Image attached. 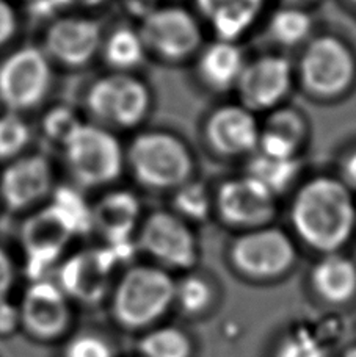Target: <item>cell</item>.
Returning a JSON list of instances; mask_svg holds the SVG:
<instances>
[{
  "mask_svg": "<svg viewBox=\"0 0 356 357\" xmlns=\"http://www.w3.org/2000/svg\"><path fill=\"white\" fill-rule=\"evenodd\" d=\"M355 196L338 176L303 178L289 204V221L297 238L322 254L339 252L356 232Z\"/></svg>",
  "mask_w": 356,
  "mask_h": 357,
  "instance_id": "cell-1",
  "label": "cell"
},
{
  "mask_svg": "<svg viewBox=\"0 0 356 357\" xmlns=\"http://www.w3.org/2000/svg\"><path fill=\"white\" fill-rule=\"evenodd\" d=\"M91 229L90 208L71 190H59L55 199L35 210L21 227V245L31 280L44 274L66 251L74 237Z\"/></svg>",
  "mask_w": 356,
  "mask_h": 357,
  "instance_id": "cell-2",
  "label": "cell"
},
{
  "mask_svg": "<svg viewBox=\"0 0 356 357\" xmlns=\"http://www.w3.org/2000/svg\"><path fill=\"white\" fill-rule=\"evenodd\" d=\"M126 169L140 187L171 195L196 177V157L187 139L168 129H146L124 148Z\"/></svg>",
  "mask_w": 356,
  "mask_h": 357,
  "instance_id": "cell-3",
  "label": "cell"
},
{
  "mask_svg": "<svg viewBox=\"0 0 356 357\" xmlns=\"http://www.w3.org/2000/svg\"><path fill=\"white\" fill-rule=\"evenodd\" d=\"M294 63L297 86L313 100H341L356 85V54L338 35L316 33Z\"/></svg>",
  "mask_w": 356,
  "mask_h": 357,
  "instance_id": "cell-4",
  "label": "cell"
},
{
  "mask_svg": "<svg viewBox=\"0 0 356 357\" xmlns=\"http://www.w3.org/2000/svg\"><path fill=\"white\" fill-rule=\"evenodd\" d=\"M154 105L149 85L132 73H109L93 82L85 108L94 124L110 130L138 129Z\"/></svg>",
  "mask_w": 356,
  "mask_h": 357,
  "instance_id": "cell-5",
  "label": "cell"
},
{
  "mask_svg": "<svg viewBox=\"0 0 356 357\" xmlns=\"http://www.w3.org/2000/svg\"><path fill=\"white\" fill-rule=\"evenodd\" d=\"M61 149L69 174L82 188L109 187L126 169L124 146L99 124L84 121Z\"/></svg>",
  "mask_w": 356,
  "mask_h": 357,
  "instance_id": "cell-6",
  "label": "cell"
},
{
  "mask_svg": "<svg viewBox=\"0 0 356 357\" xmlns=\"http://www.w3.org/2000/svg\"><path fill=\"white\" fill-rule=\"evenodd\" d=\"M140 35L148 50L167 65L193 61L205 40V25L184 5H156L142 17Z\"/></svg>",
  "mask_w": 356,
  "mask_h": 357,
  "instance_id": "cell-7",
  "label": "cell"
},
{
  "mask_svg": "<svg viewBox=\"0 0 356 357\" xmlns=\"http://www.w3.org/2000/svg\"><path fill=\"white\" fill-rule=\"evenodd\" d=\"M295 86L294 60L284 52H264L248 59L234 93L237 102L259 116L288 104Z\"/></svg>",
  "mask_w": 356,
  "mask_h": 357,
  "instance_id": "cell-8",
  "label": "cell"
},
{
  "mask_svg": "<svg viewBox=\"0 0 356 357\" xmlns=\"http://www.w3.org/2000/svg\"><path fill=\"white\" fill-rule=\"evenodd\" d=\"M176 293L167 273L154 266H133L118 282L113 315L127 328H140L162 314Z\"/></svg>",
  "mask_w": 356,
  "mask_h": 357,
  "instance_id": "cell-9",
  "label": "cell"
},
{
  "mask_svg": "<svg viewBox=\"0 0 356 357\" xmlns=\"http://www.w3.org/2000/svg\"><path fill=\"white\" fill-rule=\"evenodd\" d=\"M50 85L52 65L41 47H21L0 63V102L8 112L22 113L38 107Z\"/></svg>",
  "mask_w": 356,
  "mask_h": 357,
  "instance_id": "cell-10",
  "label": "cell"
},
{
  "mask_svg": "<svg viewBox=\"0 0 356 357\" xmlns=\"http://www.w3.org/2000/svg\"><path fill=\"white\" fill-rule=\"evenodd\" d=\"M278 204V197L245 173L226 177L214 188V216L239 232L272 225Z\"/></svg>",
  "mask_w": 356,
  "mask_h": 357,
  "instance_id": "cell-11",
  "label": "cell"
},
{
  "mask_svg": "<svg viewBox=\"0 0 356 357\" xmlns=\"http://www.w3.org/2000/svg\"><path fill=\"white\" fill-rule=\"evenodd\" d=\"M201 137L214 155L228 160H246L258 151L260 118L240 102H226L206 114Z\"/></svg>",
  "mask_w": 356,
  "mask_h": 357,
  "instance_id": "cell-12",
  "label": "cell"
},
{
  "mask_svg": "<svg viewBox=\"0 0 356 357\" xmlns=\"http://www.w3.org/2000/svg\"><path fill=\"white\" fill-rule=\"evenodd\" d=\"M137 246L157 262L171 268L192 266L198 256L193 226L170 208H158L143 216Z\"/></svg>",
  "mask_w": 356,
  "mask_h": 357,
  "instance_id": "cell-13",
  "label": "cell"
},
{
  "mask_svg": "<svg viewBox=\"0 0 356 357\" xmlns=\"http://www.w3.org/2000/svg\"><path fill=\"white\" fill-rule=\"evenodd\" d=\"M230 256L240 271L258 278L276 276L294 264L295 243L273 225L240 232L232 240Z\"/></svg>",
  "mask_w": 356,
  "mask_h": 357,
  "instance_id": "cell-14",
  "label": "cell"
},
{
  "mask_svg": "<svg viewBox=\"0 0 356 357\" xmlns=\"http://www.w3.org/2000/svg\"><path fill=\"white\" fill-rule=\"evenodd\" d=\"M104 30L96 19L63 16L54 19L43 38V50L50 61L66 68H84L101 54Z\"/></svg>",
  "mask_w": 356,
  "mask_h": 357,
  "instance_id": "cell-15",
  "label": "cell"
},
{
  "mask_svg": "<svg viewBox=\"0 0 356 357\" xmlns=\"http://www.w3.org/2000/svg\"><path fill=\"white\" fill-rule=\"evenodd\" d=\"M68 299L57 282L47 279L31 280L17 305L25 333L43 342L61 337L71 323Z\"/></svg>",
  "mask_w": 356,
  "mask_h": 357,
  "instance_id": "cell-16",
  "label": "cell"
},
{
  "mask_svg": "<svg viewBox=\"0 0 356 357\" xmlns=\"http://www.w3.org/2000/svg\"><path fill=\"white\" fill-rule=\"evenodd\" d=\"M118 262L119 257L109 246L75 252L60 265L57 284L68 298L87 305L96 304L104 298Z\"/></svg>",
  "mask_w": 356,
  "mask_h": 357,
  "instance_id": "cell-17",
  "label": "cell"
},
{
  "mask_svg": "<svg viewBox=\"0 0 356 357\" xmlns=\"http://www.w3.org/2000/svg\"><path fill=\"white\" fill-rule=\"evenodd\" d=\"M54 188V169L43 154L21 155L0 174V201L10 212H24L46 199Z\"/></svg>",
  "mask_w": 356,
  "mask_h": 357,
  "instance_id": "cell-18",
  "label": "cell"
},
{
  "mask_svg": "<svg viewBox=\"0 0 356 357\" xmlns=\"http://www.w3.org/2000/svg\"><path fill=\"white\" fill-rule=\"evenodd\" d=\"M91 229L107 241V246L126 259L131 252L132 235L143 220L142 202L129 190H110L90 208Z\"/></svg>",
  "mask_w": 356,
  "mask_h": 357,
  "instance_id": "cell-19",
  "label": "cell"
},
{
  "mask_svg": "<svg viewBox=\"0 0 356 357\" xmlns=\"http://www.w3.org/2000/svg\"><path fill=\"white\" fill-rule=\"evenodd\" d=\"M248 61L244 47L236 41L214 38L206 41L193 59L196 80L214 94L236 91V86Z\"/></svg>",
  "mask_w": 356,
  "mask_h": 357,
  "instance_id": "cell-20",
  "label": "cell"
},
{
  "mask_svg": "<svg viewBox=\"0 0 356 357\" xmlns=\"http://www.w3.org/2000/svg\"><path fill=\"white\" fill-rule=\"evenodd\" d=\"M269 0H193V11L214 38L240 43L256 27Z\"/></svg>",
  "mask_w": 356,
  "mask_h": 357,
  "instance_id": "cell-21",
  "label": "cell"
},
{
  "mask_svg": "<svg viewBox=\"0 0 356 357\" xmlns=\"http://www.w3.org/2000/svg\"><path fill=\"white\" fill-rule=\"evenodd\" d=\"M262 116L258 152L278 158L302 157L311 133L306 114L285 104Z\"/></svg>",
  "mask_w": 356,
  "mask_h": 357,
  "instance_id": "cell-22",
  "label": "cell"
},
{
  "mask_svg": "<svg viewBox=\"0 0 356 357\" xmlns=\"http://www.w3.org/2000/svg\"><path fill=\"white\" fill-rule=\"evenodd\" d=\"M245 162L246 165L244 173L253 177L254 181L269 190L278 199L284 195L292 193L298 187V183L302 182V157L278 158L260 154L256 151Z\"/></svg>",
  "mask_w": 356,
  "mask_h": 357,
  "instance_id": "cell-23",
  "label": "cell"
},
{
  "mask_svg": "<svg viewBox=\"0 0 356 357\" xmlns=\"http://www.w3.org/2000/svg\"><path fill=\"white\" fill-rule=\"evenodd\" d=\"M316 29L314 17L308 8L290 5H278L265 22V36L279 49H302Z\"/></svg>",
  "mask_w": 356,
  "mask_h": 357,
  "instance_id": "cell-24",
  "label": "cell"
},
{
  "mask_svg": "<svg viewBox=\"0 0 356 357\" xmlns=\"http://www.w3.org/2000/svg\"><path fill=\"white\" fill-rule=\"evenodd\" d=\"M101 54L112 73H132L143 65L148 50L144 47L138 29L131 25H119L104 36Z\"/></svg>",
  "mask_w": 356,
  "mask_h": 357,
  "instance_id": "cell-25",
  "label": "cell"
},
{
  "mask_svg": "<svg viewBox=\"0 0 356 357\" xmlns=\"http://www.w3.org/2000/svg\"><path fill=\"white\" fill-rule=\"evenodd\" d=\"M313 279L323 296L344 301L356 289V266L341 252H329L316 265Z\"/></svg>",
  "mask_w": 356,
  "mask_h": 357,
  "instance_id": "cell-26",
  "label": "cell"
},
{
  "mask_svg": "<svg viewBox=\"0 0 356 357\" xmlns=\"http://www.w3.org/2000/svg\"><path fill=\"white\" fill-rule=\"evenodd\" d=\"M170 210L188 225H201L214 216V188L195 177L170 195Z\"/></svg>",
  "mask_w": 356,
  "mask_h": 357,
  "instance_id": "cell-27",
  "label": "cell"
},
{
  "mask_svg": "<svg viewBox=\"0 0 356 357\" xmlns=\"http://www.w3.org/2000/svg\"><path fill=\"white\" fill-rule=\"evenodd\" d=\"M31 139V130L21 113L0 114V162H11L21 157Z\"/></svg>",
  "mask_w": 356,
  "mask_h": 357,
  "instance_id": "cell-28",
  "label": "cell"
},
{
  "mask_svg": "<svg viewBox=\"0 0 356 357\" xmlns=\"http://www.w3.org/2000/svg\"><path fill=\"white\" fill-rule=\"evenodd\" d=\"M84 123L73 108L59 105L50 108V110L44 114L43 118V132L50 143L59 144L63 148L69 137L79 129V126Z\"/></svg>",
  "mask_w": 356,
  "mask_h": 357,
  "instance_id": "cell-29",
  "label": "cell"
},
{
  "mask_svg": "<svg viewBox=\"0 0 356 357\" xmlns=\"http://www.w3.org/2000/svg\"><path fill=\"white\" fill-rule=\"evenodd\" d=\"M140 349L146 357H187L188 343L177 331L162 329L146 335Z\"/></svg>",
  "mask_w": 356,
  "mask_h": 357,
  "instance_id": "cell-30",
  "label": "cell"
},
{
  "mask_svg": "<svg viewBox=\"0 0 356 357\" xmlns=\"http://www.w3.org/2000/svg\"><path fill=\"white\" fill-rule=\"evenodd\" d=\"M65 357H113L109 343L98 335L82 334L68 343Z\"/></svg>",
  "mask_w": 356,
  "mask_h": 357,
  "instance_id": "cell-31",
  "label": "cell"
},
{
  "mask_svg": "<svg viewBox=\"0 0 356 357\" xmlns=\"http://www.w3.org/2000/svg\"><path fill=\"white\" fill-rule=\"evenodd\" d=\"M177 296L187 310H198L209 301V287L202 279L188 278L177 289Z\"/></svg>",
  "mask_w": 356,
  "mask_h": 357,
  "instance_id": "cell-32",
  "label": "cell"
},
{
  "mask_svg": "<svg viewBox=\"0 0 356 357\" xmlns=\"http://www.w3.org/2000/svg\"><path fill=\"white\" fill-rule=\"evenodd\" d=\"M278 357H323V351L313 337L300 333L284 343Z\"/></svg>",
  "mask_w": 356,
  "mask_h": 357,
  "instance_id": "cell-33",
  "label": "cell"
},
{
  "mask_svg": "<svg viewBox=\"0 0 356 357\" xmlns=\"http://www.w3.org/2000/svg\"><path fill=\"white\" fill-rule=\"evenodd\" d=\"M17 33V15L8 0H0V47L8 44Z\"/></svg>",
  "mask_w": 356,
  "mask_h": 357,
  "instance_id": "cell-34",
  "label": "cell"
},
{
  "mask_svg": "<svg viewBox=\"0 0 356 357\" xmlns=\"http://www.w3.org/2000/svg\"><path fill=\"white\" fill-rule=\"evenodd\" d=\"M19 326H21L19 307L6 298H0V337L15 334Z\"/></svg>",
  "mask_w": 356,
  "mask_h": 357,
  "instance_id": "cell-35",
  "label": "cell"
},
{
  "mask_svg": "<svg viewBox=\"0 0 356 357\" xmlns=\"http://www.w3.org/2000/svg\"><path fill=\"white\" fill-rule=\"evenodd\" d=\"M338 177L356 195V146L342 155Z\"/></svg>",
  "mask_w": 356,
  "mask_h": 357,
  "instance_id": "cell-36",
  "label": "cell"
},
{
  "mask_svg": "<svg viewBox=\"0 0 356 357\" xmlns=\"http://www.w3.org/2000/svg\"><path fill=\"white\" fill-rule=\"evenodd\" d=\"M15 284V265L2 246H0V298H6Z\"/></svg>",
  "mask_w": 356,
  "mask_h": 357,
  "instance_id": "cell-37",
  "label": "cell"
},
{
  "mask_svg": "<svg viewBox=\"0 0 356 357\" xmlns=\"http://www.w3.org/2000/svg\"><path fill=\"white\" fill-rule=\"evenodd\" d=\"M279 5H290V6H300V8H308L316 3H319L320 0H276Z\"/></svg>",
  "mask_w": 356,
  "mask_h": 357,
  "instance_id": "cell-38",
  "label": "cell"
},
{
  "mask_svg": "<svg viewBox=\"0 0 356 357\" xmlns=\"http://www.w3.org/2000/svg\"><path fill=\"white\" fill-rule=\"evenodd\" d=\"M71 5H82V6H94V5H101L104 0H69Z\"/></svg>",
  "mask_w": 356,
  "mask_h": 357,
  "instance_id": "cell-39",
  "label": "cell"
},
{
  "mask_svg": "<svg viewBox=\"0 0 356 357\" xmlns=\"http://www.w3.org/2000/svg\"><path fill=\"white\" fill-rule=\"evenodd\" d=\"M344 3H347L348 6H352L353 10H356V0H344Z\"/></svg>",
  "mask_w": 356,
  "mask_h": 357,
  "instance_id": "cell-40",
  "label": "cell"
}]
</instances>
